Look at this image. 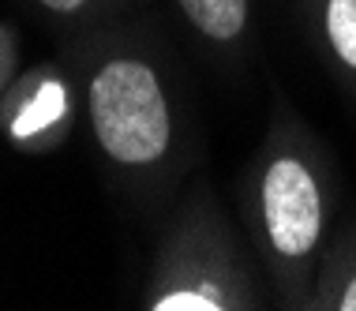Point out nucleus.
<instances>
[{
  "label": "nucleus",
  "mask_w": 356,
  "mask_h": 311,
  "mask_svg": "<svg viewBox=\"0 0 356 311\" xmlns=\"http://www.w3.org/2000/svg\"><path fill=\"white\" fill-rule=\"evenodd\" d=\"M72 61L86 128L113 180L139 199L165 196L195 158V124L158 31L113 19L75 34Z\"/></svg>",
  "instance_id": "1"
},
{
  "label": "nucleus",
  "mask_w": 356,
  "mask_h": 311,
  "mask_svg": "<svg viewBox=\"0 0 356 311\" xmlns=\"http://www.w3.org/2000/svg\"><path fill=\"white\" fill-rule=\"evenodd\" d=\"M240 207L270 296L282 308L304 311L319 255L334 232L338 173L330 147L285 90H274L270 98L266 131L240 184Z\"/></svg>",
  "instance_id": "2"
},
{
  "label": "nucleus",
  "mask_w": 356,
  "mask_h": 311,
  "mask_svg": "<svg viewBox=\"0 0 356 311\" xmlns=\"http://www.w3.org/2000/svg\"><path fill=\"white\" fill-rule=\"evenodd\" d=\"M259 274L248 232L233 225L214 184L199 180L161 232L139 304L147 311H255L266 300Z\"/></svg>",
  "instance_id": "3"
},
{
  "label": "nucleus",
  "mask_w": 356,
  "mask_h": 311,
  "mask_svg": "<svg viewBox=\"0 0 356 311\" xmlns=\"http://www.w3.org/2000/svg\"><path fill=\"white\" fill-rule=\"evenodd\" d=\"M72 116V86L53 72L23 75L0 102V128L23 150H45L68 131Z\"/></svg>",
  "instance_id": "4"
},
{
  "label": "nucleus",
  "mask_w": 356,
  "mask_h": 311,
  "mask_svg": "<svg viewBox=\"0 0 356 311\" xmlns=\"http://www.w3.org/2000/svg\"><path fill=\"white\" fill-rule=\"evenodd\" d=\"M203 53L225 67H240L255 42V0H172Z\"/></svg>",
  "instance_id": "5"
},
{
  "label": "nucleus",
  "mask_w": 356,
  "mask_h": 311,
  "mask_svg": "<svg viewBox=\"0 0 356 311\" xmlns=\"http://www.w3.org/2000/svg\"><path fill=\"white\" fill-rule=\"evenodd\" d=\"M323 64L356 98V0H293Z\"/></svg>",
  "instance_id": "6"
},
{
  "label": "nucleus",
  "mask_w": 356,
  "mask_h": 311,
  "mask_svg": "<svg viewBox=\"0 0 356 311\" xmlns=\"http://www.w3.org/2000/svg\"><path fill=\"white\" fill-rule=\"evenodd\" d=\"M304 311H356V218L330 232Z\"/></svg>",
  "instance_id": "7"
},
{
  "label": "nucleus",
  "mask_w": 356,
  "mask_h": 311,
  "mask_svg": "<svg viewBox=\"0 0 356 311\" xmlns=\"http://www.w3.org/2000/svg\"><path fill=\"white\" fill-rule=\"evenodd\" d=\"M31 8L45 23L83 34V31H94L102 23L120 19L128 8H136V0H31Z\"/></svg>",
  "instance_id": "8"
}]
</instances>
